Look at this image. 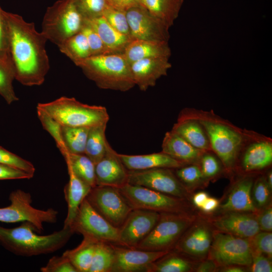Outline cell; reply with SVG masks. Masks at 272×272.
<instances>
[{"label": "cell", "mask_w": 272, "mask_h": 272, "mask_svg": "<svg viewBox=\"0 0 272 272\" xmlns=\"http://www.w3.org/2000/svg\"><path fill=\"white\" fill-rule=\"evenodd\" d=\"M126 16L133 39L168 42L170 28L142 5L128 9L126 11Z\"/></svg>", "instance_id": "14"}, {"label": "cell", "mask_w": 272, "mask_h": 272, "mask_svg": "<svg viewBox=\"0 0 272 272\" xmlns=\"http://www.w3.org/2000/svg\"><path fill=\"white\" fill-rule=\"evenodd\" d=\"M171 130L195 148L203 151H212L206 132L198 120L179 115Z\"/></svg>", "instance_id": "28"}, {"label": "cell", "mask_w": 272, "mask_h": 272, "mask_svg": "<svg viewBox=\"0 0 272 272\" xmlns=\"http://www.w3.org/2000/svg\"><path fill=\"white\" fill-rule=\"evenodd\" d=\"M222 270V271L226 272H243L245 271L243 268L237 265L225 266Z\"/></svg>", "instance_id": "56"}, {"label": "cell", "mask_w": 272, "mask_h": 272, "mask_svg": "<svg viewBox=\"0 0 272 272\" xmlns=\"http://www.w3.org/2000/svg\"><path fill=\"white\" fill-rule=\"evenodd\" d=\"M42 272H78L70 260L63 254L53 256L40 268Z\"/></svg>", "instance_id": "47"}, {"label": "cell", "mask_w": 272, "mask_h": 272, "mask_svg": "<svg viewBox=\"0 0 272 272\" xmlns=\"http://www.w3.org/2000/svg\"><path fill=\"white\" fill-rule=\"evenodd\" d=\"M160 213L133 209L119 229V245L135 248L152 231Z\"/></svg>", "instance_id": "15"}, {"label": "cell", "mask_w": 272, "mask_h": 272, "mask_svg": "<svg viewBox=\"0 0 272 272\" xmlns=\"http://www.w3.org/2000/svg\"><path fill=\"white\" fill-rule=\"evenodd\" d=\"M96 242L84 238L79 246L73 249L66 250L62 254L70 260L78 272H89Z\"/></svg>", "instance_id": "32"}, {"label": "cell", "mask_w": 272, "mask_h": 272, "mask_svg": "<svg viewBox=\"0 0 272 272\" xmlns=\"http://www.w3.org/2000/svg\"><path fill=\"white\" fill-rule=\"evenodd\" d=\"M95 172L96 186L120 188L128 183V170L109 143L105 155L95 164Z\"/></svg>", "instance_id": "18"}, {"label": "cell", "mask_w": 272, "mask_h": 272, "mask_svg": "<svg viewBox=\"0 0 272 272\" xmlns=\"http://www.w3.org/2000/svg\"><path fill=\"white\" fill-rule=\"evenodd\" d=\"M174 169L176 176L185 187L199 184L206 180L199 164L185 165Z\"/></svg>", "instance_id": "38"}, {"label": "cell", "mask_w": 272, "mask_h": 272, "mask_svg": "<svg viewBox=\"0 0 272 272\" xmlns=\"http://www.w3.org/2000/svg\"><path fill=\"white\" fill-rule=\"evenodd\" d=\"M114 260L112 243L97 242L89 272H111Z\"/></svg>", "instance_id": "35"}, {"label": "cell", "mask_w": 272, "mask_h": 272, "mask_svg": "<svg viewBox=\"0 0 272 272\" xmlns=\"http://www.w3.org/2000/svg\"><path fill=\"white\" fill-rule=\"evenodd\" d=\"M75 174L82 181L94 187L96 186L95 164L85 154H72L69 152L63 155Z\"/></svg>", "instance_id": "31"}, {"label": "cell", "mask_w": 272, "mask_h": 272, "mask_svg": "<svg viewBox=\"0 0 272 272\" xmlns=\"http://www.w3.org/2000/svg\"><path fill=\"white\" fill-rule=\"evenodd\" d=\"M108 5L126 12L128 9L142 5L140 0H106Z\"/></svg>", "instance_id": "52"}, {"label": "cell", "mask_w": 272, "mask_h": 272, "mask_svg": "<svg viewBox=\"0 0 272 272\" xmlns=\"http://www.w3.org/2000/svg\"><path fill=\"white\" fill-rule=\"evenodd\" d=\"M75 64L99 88L125 92L135 86L130 63L123 53L91 56Z\"/></svg>", "instance_id": "4"}, {"label": "cell", "mask_w": 272, "mask_h": 272, "mask_svg": "<svg viewBox=\"0 0 272 272\" xmlns=\"http://www.w3.org/2000/svg\"><path fill=\"white\" fill-rule=\"evenodd\" d=\"M107 123L90 127L87 139L85 154L96 164L105 155L108 142L105 130Z\"/></svg>", "instance_id": "30"}, {"label": "cell", "mask_w": 272, "mask_h": 272, "mask_svg": "<svg viewBox=\"0 0 272 272\" xmlns=\"http://www.w3.org/2000/svg\"><path fill=\"white\" fill-rule=\"evenodd\" d=\"M212 240L208 227L204 224H198L180 238L176 248L188 255L202 257L209 252Z\"/></svg>", "instance_id": "23"}, {"label": "cell", "mask_w": 272, "mask_h": 272, "mask_svg": "<svg viewBox=\"0 0 272 272\" xmlns=\"http://www.w3.org/2000/svg\"><path fill=\"white\" fill-rule=\"evenodd\" d=\"M58 47L74 63L91 56L87 38L82 31L67 39Z\"/></svg>", "instance_id": "33"}, {"label": "cell", "mask_w": 272, "mask_h": 272, "mask_svg": "<svg viewBox=\"0 0 272 272\" xmlns=\"http://www.w3.org/2000/svg\"><path fill=\"white\" fill-rule=\"evenodd\" d=\"M260 230L271 232L272 230V209L266 208L257 218Z\"/></svg>", "instance_id": "51"}, {"label": "cell", "mask_w": 272, "mask_h": 272, "mask_svg": "<svg viewBox=\"0 0 272 272\" xmlns=\"http://www.w3.org/2000/svg\"><path fill=\"white\" fill-rule=\"evenodd\" d=\"M169 58L152 57L141 59L130 63L135 85L143 91L154 87L158 79L166 76L172 65Z\"/></svg>", "instance_id": "19"}, {"label": "cell", "mask_w": 272, "mask_h": 272, "mask_svg": "<svg viewBox=\"0 0 272 272\" xmlns=\"http://www.w3.org/2000/svg\"><path fill=\"white\" fill-rule=\"evenodd\" d=\"M173 169L156 168L128 170V183L183 199L186 195V188L177 178Z\"/></svg>", "instance_id": "13"}, {"label": "cell", "mask_w": 272, "mask_h": 272, "mask_svg": "<svg viewBox=\"0 0 272 272\" xmlns=\"http://www.w3.org/2000/svg\"><path fill=\"white\" fill-rule=\"evenodd\" d=\"M218 264L212 259L201 262L197 267L196 271L198 272L213 271L216 269Z\"/></svg>", "instance_id": "54"}, {"label": "cell", "mask_w": 272, "mask_h": 272, "mask_svg": "<svg viewBox=\"0 0 272 272\" xmlns=\"http://www.w3.org/2000/svg\"><path fill=\"white\" fill-rule=\"evenodd\" d=\"M132 209L158 213L182 212V199L128 183L119 188Z\"/></svg>", "instance_id": "12"}, {"label": "cell", "mask_w": 272, "mask_h": 272, "mask_svg": "<svg viewBox=\"0 0 272 272\" xmlns=\"http://www.w3.org/2000/svg\"><path fill=\"white\" fill-rule=\"evenodd\" d=\"M86 198L93 208L112 226L119 228L132 208L119 188L110 186L92 187Z\"/></svg>", "instance_id": "11"}, {"label": "cell", "mask_w": 272, "mask_h": 272, "mask_svg": "<svg viewBox=\"0 0 272 272\" xmlns=\"http://www.w3.org/2000/svg\"><path fill=\"white\" fill-rule=\"evenodd\" d=\"M85 23L84 17L72 0H58L47 8L41 32L58 47L81 32Z\"/></svg>", "instance_id": "6"}, {"label": "cell", "mask_w": 272, "mask_h": 272, "mask_svg": "<svg viewBox=\"0 0 272 272\" xmlns=\"http://www.w3.org/2000/svg\"><path fill=\"white\" fill-rule=\"evenodd\" d=\"M219 202L214 197H208L200 209L205 213L214 211L219 206Z\"/></svg>", "instance_id": "53"}, {"label": "cell", "mask_w": 272, "mask_h": 272, "mask_svg": "<svg viewBox=\"0 0 272 272\" xmlns=\"http://www.w3.org/2000/svg\"><path fill=\"white\" fill-rule=\"evenodd\" d=\"M162 152L184 165L199 164L206 151L199 150L171 130L164 137Z\"/></svg>", "instance_id": "22"}, {"label": "cell", "mask_w": 272, "mask_h": 272, "mask_svg": "<svg viewBox=\"0 0 272 272\" xmlns=\"http://www.w3.org/2000/svg\"><path fill=\"white\" fill-rule=\"evenodd\" d=\"M192 219L180 213H160L150 233L134 248L148 251H169L192 223Z\"/></svg>", "instance_id": "7"}, {"label": "cell", "mask_w": 272, "mask_h": 272, "mask_svg": "<svg viewBox=\"0 0 272 272\" xmlns=\"http://www.w3.org/2000/svg\"><path fill=\"white\" fill-rule=\"evenodd\" d=\"M85 20L98 34L112 54L123 53L126 46L133 39L116 30L103 15Z\"/></svg>", "instance_id": "27"}, {"label": "cell", "mask_w": 272, "mask_h": 272, "mask_svg": "<svg viewBox=\"0 0 272 272\" xmlns=\"http://www.w3.org/2000/svg\"><path fill=\"white\" fill-rule=\"evenodd\" d=\"M102 15L107 22L116 30L131 37L126 12L115 9L108 5Z\"/></svg>", "instance_id": "40"}, {"label": "cell", "mask_w": 272, "mask_h": 272, "mask_svg": "<svg viewBox=\"0 0 272 272\" xmlns=\"http://www.w3.org/2000/svg\"><path fill=\"white\" fill-rule=\"evenodd\" d=\"M270 258L256 250H252L250 270L252 272H271L272 265Z\"/></svg>", "instance_id": "48"}, {"label": "cell", "mask_w": 272, "mask_h": 272, "mask_svg": "<svg viewBox=\"0 0 272 272\" xmlns=\"http://www.w3.org/2000/svg\"><path fill=\"white\" fill-rule=\"evenodd\" d=\"M199 164L203 176L206 180L217 176L221 172L222 167H224L220 159L212 151L203 153Z\"/></svg>", "instance_id": "41"}, {"label": "cell", "mask_w": 272, "mask_h": 272, "mask_svg": "<svg viewBox=\"0 0 272 272\" xmlns=\"http://www.w3.org/2000/svg\"><path fill=\"white\" fill-rule=\"evenodd\" d=\"M228 212L213 221L218 231L247 239L251 238L260 231L254 215L245 212Z\"/></svg>", "instance_id": "20"}, {"label": "cell", "mask_w": 272, "mask_h": 272, "mask_svg": "<svg viewBox=\"0 0 272 272\" xmlns=\"http://www.w3.org/2000/svg\"><path fill=\"white\" fill-rule=\"evenodd\" d=\"M85 19L97 17L108 6L106 0H72Z\"/></svg>", "instance_id": "42"}, {"label": "cell", "mask_w": 272, "mask_h": 272, "mask_svg": "<svg viewBox=\"0 0 272 272\" xmlns=\"http://www.w3.org/2000/svg\"><path fill=\"white\" fill-rule=\"evenodd\" d=\"M89 128L61 125L63 141L69 153L85 154Z\"/></svg>", "instance_id": "34"}, {"label": "cell", "mask_w": 272, "mask_h": 272, "mask_svg": "<svg viewBox=\"0 0 272 272\" xmlns=\"http://www.w3.org/2000/svg\"><path fill=\"white\" fill-rule=\"evenodd\" d=\"M119 155L128 170H143L156 168L175 169L185 165L162 152L146 155L119 154Z\"/></svg>", "instance_id": "26"}, {"label": "cell", "mask_w": 272, "mask_h": 272, "mask_svg": "<svg viewBox=\"0 0 272 272\" xmlns=\"http://www.w3.org/2000/svg\"><path fill=\"white\" fill-rule=\"evenodd\" d=\"M141 5L169 28L178 18L183 0H140Z\"/></svg>", "instance_id": "29"}, {"label": "cell", "mask_w": 272, "mask_h": 272, "mask_svg": "<svg viewBox=\"0 0 272 272\" xmlns=\"http://www.w3.org/2000/svg\"><path fill=\"white\" fill-rule=\"evenodd\" d=\"M162 257L152 263L147 272H187L192 269L190 263L181 257L171 255Z\"/></svg>", "instance_id": "37"}, {"label": "cell", "mask_w": 272, "mask_h": 272, "mask_svg": "<svg viewBox=\"0 0 272 272\" xmlns=\"http://www.w3.org/2000/svg\"><path fill=\"white\" fill-rule=\"evenodd\" d=\"M270 190L265 176H259L254 181L252 197L256 208H262L267 203L269 198Z\"/></svg>", "instance_id": "45"}, {"label": "cell", "mask_w": 272, "mask_h": 272, "mask_svg": "<svg viewBox=\"0 0 272 272\" xmlns=\"http://www.w3.org/2000/svg\"><path fill=\"white\" fill-rule=\"evenodd\" d=\"M39 108L62 126L88 127L107 123L109 116L102 106L84 104L74 98L61 97L54 101L38 103Z\"/></svg>", "instance_id": "5"}, {"label": "cell", "mask_w": 272, "mask_h": 272, "mask_svg": "<svg viewBox=\"0 0 272 272\" xmlns=\"http://www.w3.org/2000/svg\"><path fill=\"white\" fill-rule=\"evenodd\" d=\"M0 164L23 170L34 176L35 168L30 162L0 146Z\"/></svg>", "instance_id": "43"}, {"label": "cell", "mask_w": 272, "mask_h": 272, "mask_svg": "<svg viewBox=\"0 0 272 272\" xmlns=\"http://www.w3.org/2000/svg\"><path fill=\"white\" fill-rule=\"evenodd\" d=\"M15 71L11 60L0 58V95L8 104L19 100L13 86Z\"/></svg>", "instance_id": "36"}, {"label": "cell", "mask_w": 272, "mask_h": 272, "mask_svg": "<svg viewBox=\"0 0 272 272\" xmlns=\"http://www.w3.org/2000/svg\"><path fill=\"white\" fill-rule=\"evenodd\" d=\"M179 115L199 122L206 132L212 151L220 159L226 171L229 173L235 169L242 148L255 132L238 127L213 110L185 108Z\"/></svg>", "instance_id": "2"}, {"label": "cell", "mask_w": 272, "mask_h": 272, "mask_svg": "<svg viewBox=\"0 0 272 272\" xmlns=\"http://www.w3.org/2000/svg\"><path fill=\"white\" fill-rule=\"evenodd\" d=\"M66 165L69 181L64 188L65 198L67 205V214L64 222V227H71L80 205L92 188L75 174L70 164Z\"/></svg>", "instance_id": "25"}, {"label": "cell", "mask_w": 272, "mask_h": 272, "mask_svg": "<svg viewBox=\"0 0 272 272\" xmlns=\"http://www.w3.org/2000/svg\"><path fill=\"white\" fill-rule=\"evenodd\" d=\"M33 177L23 170L0 164V180L30 179Z\"/></svg>", "instance_id": "50"}, {"label": "cell", "mask_w": 272, "mask_h": 272, "mask_svg": "<svg viewBox=\"0 0 272 272\" xmlns=\"http://www.w3.org/2000/svg\"><path fill=\"white\" fill-rule=\"evenodd\" d=\"M30 222H24L19 227L6 228L0 226V243L12 253L31 256L52 253L61 248L74 232L71 227H63L58 231L40 235Z\"/></svg>", "instance_id": "3"}, {"label": "cell", "mask_w": 272, "mask_h": 272, "mask_svg": "<svg viewBox=\"0 0 272 272\" xmlns=\"http://www.w3.org/2000/svg\"><path fill=\"white\" fill-rule=\"evenodd\" d=\"M0 58L11 60L9 49L7 27L4 11L0 7Z\"/></svg>", "instance_id": "49"}, {"label": "cell", "mask_w": 272, "mask_h": 272, "mask_svg": "<svg viewBox=\"0 0 272 272\" xmlns=\"http://www.w3.org/2000/svg\"><path fill=\"white\" fill-rule=\"evenodd\" d=\"M211 259L224 266H250L252 248L249 239L218 231L215 233L210 249Z\"/></svg>", "instance_id": "10"}, {"label": "cell", "mask_w": 272, "mask_h": 272, "mask_svg": "<svg viewBox=\"0 0 272 272\" xmlns=\"http://www.w3.org/2000/svg\"><path fill=\"white\" fill-rule=\"evenodd\" d=\"M265 179L267 182V183L271 190L272 188V173L271 171H269L267 173L266 176H265Z\"/></svg>", "instance_id": "57"}, {"label": "cell", "mask_w": 272, "mask_h": 272, "mask_svg": "<svg viewBox=\"0 0 272 272\" xmlns=\"http://www.w3.org/2000/svg\"><path fill=\"white\" fill-rule=\"evenodd\" d=\"M11 204L0 208V222L17 223L28 222L37 232L43 231V224L54 223L57 221L58 212L52 208L47 210L36 209L32 206L30 193L21 189L12 191L9 196Z\"/></svg>", "instance_id": "8"}, {"label": "cell", "mask_w": 272, "mask_h": 272, "mask_svg": "<svg viewBox=\"0 0 272 272\" xmlns=\"http://www.w3.org/2000/svg\"><path fill=\"white\" fill-rule=\"evenodd\" d=\"M4 15L15 79L26 86L42 84L50 69L45 49L47 39L36 30L34 23L4 11Z\"/></svg>", "instance_id": "1"}, {"label": "cell", "mask_w": 272, "mask_h": 272, "mask_svg": "<svg viewBox=\"0 0 272 272\" xmlns=\"http://www.w3.org/2000/svg\"><path fill=\"white\" fill-rule=\"evenodd\" d=\"M123 54L131 63L144 58H169L171 51L168 41L132 39L125 47Z\"/></svg>", "instance_id": "24"}, {"label": "cell", "mask_w": 272, "mask_h": 272, "mask_svg": "<svg viewBox=\"0 0 272 272\" xmlns=\"http://www.w3.org/2000/svg\"><path fill=\"white\" fill-rule=\"evenodd\" d=\"M37 113L43 128L54 139L61 154L69 152L63 141L61 125L43 110L37 108Z\"/></svg>", "instance_id": "39"}, {"label": "cell", "mask_w": 272, "mask_h": 272, "mask_svg": "<svg viewBox=\"0 0 272 272\" xmlns=\"http://www.w3.org/2000/svg\"><path fill=\"white\" fill-rule=\"evenodd\" d=\"M74 233L96 242L119 245V229L99 214L85 198L71 226Z\"/></svg>", "instance_id": "9"}, {"label": "cell", "mask_w": 272, "mask_h": 272, "mask_svg": "<svg viewBox=\"0 0 272 272\" xmlns=\"http://www.w3.org/2000/svg\"><path fill=\"white\" fill-rule=\"evenodd\" d=\"M252 248L266 255L269 258L272 256V234L270 232L260 231L251 238Z\"/></svg>", "instance_id": "46"}, {"label": "cell", "mask_w": 272, "mask_h": 272, "mask_svg": "<svg viewBox=\"0 0 272 272\" xmlns=\"http://www.w3.org/2000/svg\"><path fill=\"white\" fill-rule=\"evenodd\" d=\"M82 31L87 38L91 56L112 54L98 34L86 21Z\"/></svg>", "instance_id": "44"}, {"label": "cell", "mask_w": 272, "mask_h": 272, "mask_svg": "<svg viewBox=\"0 0 272 272\" xmlns=\"http://www.w3.org/2000/svg\"><path fill=\"white\" fill-rule=\"evenodd\" d=\"M245 172L261 170L272 163V140L255 132L242 148L238 160Z\"/></svg>", "instance_id": "17"}, {"label": "cell", "mask_w": 272, "mask_h": 272, "mask_svg": "<svg viewBox=\"0 0 272 272\" xmlns=\"http://www.w3.org/2000/svg\"><path fill=\"white\" fill-rule=\"evenodd\" d=\"M253 182L251 176L245 175L237 180L221 209L226 212H257L251 194Z\"/></svg>", "instance_id": "21"}, {"label": "cell", "mask_w": 272, "mask_h": 272, "mask_svg": "<svg viewBox=\"0 0 272 272\" xmlns=\"http://www.w3.org/2000/svg\"><path fill=\"white\" fill-rule=\"evenodd\" d=\"M208 197V194L206 192H198L193 197V203L197 208H200Z\"/></svg>", "instance_id": "55"}, {"label": "cell", "mask_w": 272, "mask_h": 272, "mask_svg": "<svg viewBox=\"0 0 272 272\" xmlns=\"http://www.w3.org/2000/svg\"><path fill=\"white\" fill-rule=\"evenodd\" d=\"M113 244L114 260L111 272L147 271L149 266L169 251H148Z\"/></svg>", "instance_id": "16"}]
</instances>
